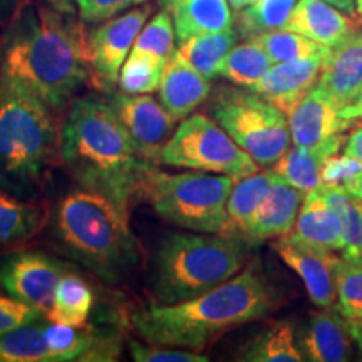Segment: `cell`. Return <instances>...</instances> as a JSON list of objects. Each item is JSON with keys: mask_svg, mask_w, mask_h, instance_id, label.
<instances>
[{"mask_svg": "<svg viewBox=\"0 0 362 362\" xmlns=\"http://www.w3.org/2000/svg\"><path fill=\"white\" fill-rule=\"evenodd\" d=\"M324 2L330 4V6H334L339 11H342L344 13H347V16L354 17L357 21V16H356V0H324Z\"/></svg>", "mask_w": 362, "mask_h": 362, "instance_id": "45", "label": "cell"}, {"mask_svg": "<svg viewBox=\"0 0 362 362\" xmlns=\"http://www.w3.org/2000/svg\"><path fill=\"white\" fill-rule=\"evenodd\" d=\"M327 61L329 57H314L277 62L267 71L259 83L252 86L250 90L288 115L297 106V103L317 84Z\"/></svg>", "mask_w": 362, "mask_h": 362, "instance_id": "17", "label": "cell"}, {"mask_svg": "<svg viewBox=\"0 0 362 362\" xmlns=\"http://www.w3.org/2000/svg\"><path fill=\"white\" fill-rule=\"evenodd\" d=\"M252 40H255L269 54L274 64L302 61V59L330 57V54H332V49L325 47L322 44H317L314 40L304 37V35L284 29L255 35Z\"/></svg>", "mask_w": 362, "mask_h": 362, "instance_id": "33", "label": "cell"}, {"mask_svg": "<svg viewBox=\"0 0 362 362\" xmlns=\"http://www.w3.org/2000/svg\"><path fill=\"white\" fill-rule=\"evenodd\" d=\"M274 248L280 260L302 280L317 309L336 305L337 265L341 259L336 252L305 245L287 235L277 238Z\"/></svg>", "mask_w": 362, "mask_h": 362, "instance_id": "13", "label": "cell"}, {"mask_svg": "<svg viewBox=\"0 0 362 362\" xmlns=\"http://www.w3.org/2000/svg\"><path fill=\"white\" fill-rule=\"evenodd\" d=\"M344 155L356 160L362 166V126L347 136L346 143H344Z\"/></svg>", "mask_w": 362, "mask_h": 362, "instance_id": "42", "label": "cell"}, {"mask_svg": "<svg viewBox=\"0 0 362 362\" xmlns=\"http://www.w3.org/2000/svg\"><path fill=\"white\" fill-rule=\"evenodd\" d=\"M344 111H346V116L349 117V119L356 121V123L362 121V90H361L359 98H357L356 101L351 104V106L344 107Z\"/></svg>", "mask_w": 362, "mask_h": 362, "instance_id": "46", "label": "cell"}, {"mask_svg": "<svg viewBox=\"0 0 362 362\" xmlns=\"http://www.w3.org/2000/svg\"><path fill=\"white\" fill-rule=\"evenodd\" d=\"M274 180V170H265L235 181L228 203H226V211H228V232L226 235L238 238L243 237L253 215L269 194Z\"/></svg>", "mask_w": 362, "mask_h": 362, "instance_id": "27", "label": "cell"}, {"mask_svg": "<svg viewBox=\"0 0 362 362\" xmlns=\"http://www.w3.org/2000/svg\"><path fill=\"white\" fill-rule=\"evenodd\" d=\"M128 347L136 362H208V357L202 356L198 351L158 346L151 342L143 344L134 339L128 341Z\"/></svg>", "mask_w": 362, "mask_h": 362, "instance_id": "38", "label": "cell"}, {"mask_svg": "<svg viewBox=\"0 0 362 362\" xmlns=\"http://www.w3.org/2000/svg\"><path fill=\"white\" fill-rule=\"evenodd\" d=\"M166 59L148 52H129L121 67L117 86L126 94H151L160 89Z\"/></svg>", "mask_w": 362, "mask_h": 362, "instance_id": "35", "label": "cell"}, {"mask_svg": "<svg viewBox=\"0 0 362 362\" xmlns=\"http://www.w3.org/2000/svg\"><path fill=\"white\" fill-rule=\"evenodd\" d=\"M238 33L235 29L223 33L202 34L180 44L178 51L188 59L192 66L197 67L208 79L216 78V72L226 54L232 51L237 42Z\"/></svg>", "mask_w": 362, "mask_h": 362, "instance_id": "31", "label": "cell"}, {"mask_svg": "<svg viewBox=\"0 0 362 362\" xmlns=\"http://www.w3.org/2000/svg\"><path fill=\"white\" fill-rule=\"evenodd\" d=\"M54 4L59 7H64V8H72V4H74V0H52Z\"/></svg>", "mask_w": 362, "mask_h": 362, "instance_id": "49", "label": "cell"}, {"mask_svg": "<svg viewBox=\"0 0 362 362\" xmlns=\"http://www.w3.org/2000/svg\"><path fill=\"white\" fill-rule=\"evenodd\" d=\"M336 309L346 319H362V257L339 259Z\"/></svg>", "mask_w": 362, "mask_h": 362, "instance_id": "36", "label": "cell"}, {"mask_svg": "<svg viewBox=\"0 0 362 362\" xmlns=\"http://www.w3.org/2000/svg\"><path fill=\"white\" fill-rule=\"evenodd\" d=\"M149 16L151 6H143L104 21L90 30L88 37L90 83L98 89L110 93L117 84L121 67Z\"/></svg>", "mask_w": 362, "mask_h": 362, "instance_id": "10", "label": "cell"}, {"mask_svg": "<svg viewBox=\"0 0 362 362\" xmlns=\"http://www.w3.org/2000/svg\"><path fill=\"white\" fill-rule=\"evenodd\" d=\"M297 344L304 361L346 362L352 359L356 342L349 320L334 305L310 312L305 327L297 330Z\"/></svg>", "mask_w": 362, "mask_h": 362, "instance_id": "16", "label": "cell"}, {"mask_svg": "<svg viewBox=\"0 0 362 362\" xmlns=\"http://www.w3.org/2000/svg\"><path fill=\"white\" fill-rule=\"evenodd\" d=\"M297 0H255L238 12V34L252 39L255 35L284 29Z\"/></svg>", "mask_w": 362, "mask_h": 362, "instance_id": "34", "label": "cell"}, {"mask_svg": "<svg viewBox=\"0 0 362 362\" xmlns=\"http://www.w3.org/2000/svg\"><path fill=\"white\" fill-rule=\"evenodd\" d=\"M325 202L336 211L341 220L346 245L342 257H361L362 250V200L352 197L342 185H322L320 187Z\"/></svg>", "mask_w": 362, "mask_h": 362, "instance_id": "32", "label": "cell"}, {"mask_svg": "<svg viewBox=\"0 0 362 362\" xmlns=\"http://www.w3.org/2000/svg\"><path fill=\"white\" fill-rule=\"evenodd\" d=\"M272 66L274 62L269 54L255 40L248 39L247 42L233 45L232 51L226 54L216 72V78H223L240 88L250 89L264 78Z\"/></svg>", "mask_w": 362, "mask_h": 362, "instance_id": "29", "label": "cell"}, {"mask_svg": "<svg viewBox=\"0 0 362 362\" xmlns=\"http://www.w3.org/2000/svg\"><path fill=\"white\" fill-rule=\"evenodd\" d=\"M47 221L49 211L39 200H22L0 188V250L37 237Z\"/></svg>", "mask_w": 362, "mask_h": 362, "instance_id": "25", "label": "cell"}, {"mask_svg": "<svg viewBox=\"0 0 362 362\" xmlns=\"http://www.w3.org/2000/svg\"><path fill=\"white\" fill-rule=\"evenodd\" d=\"M362 170V166L352 158L342 155H336L329 158L322 171L324 185H344V181L349 180L352 175Z\"/></svg>", "mask_w": 362, "mask_h": 362, "instance_id": "41", "label": "cell"}, {"mask_svg": "<svg viewBox=\"0 0 362 362\" xmlns=\"http://www.w3.org/2000/svg\"><path fill=\"white\" fill-rule=\"evenodd\" d=\"M29 0H0V29L16 16L17 11Z\"/></svg>", "mask_w": 362, "mask_h": 362, "instance_id": "43", "label": "cell"}, {"mask_svg": "<svg viewBox=\"0 0 362 362\" xmlns=\"http://www.w3.org/2000/svg\"><path fill=\"white\" fill-rule=\"evenodd\" d=\"M346 134H337L315 146L288 148L272 166L274 173L293 188L307 194L324 185L322 171L329 158L336 156L346 143Z\"/></svg>", "mask_w": 362, "mask_h": 362, "instance_id": "21", "label": "cell"}, {"mask_svg": "<svg viewBox=\"0 0 362 362\" xmlns=\"http://www.w3.org/2000/svg\"><path fill=\"white\" fill-rule=\"evenodd\" d=\"M228 2H230V7H232L235 12H240L245 7L250 6V4L255 2V0H228Z\"/></svg>", "mask_w": 362, "mask_h": 362, "instance_id": "48", "label": "cell"}, {"mask_svg": "<svg viewBox=\"0 0 362 362\" xmlns=\"http://www.w3.org/2000/svg\"><path fill=\"white\" fill-rule=\"evenodd\" d=\"M0 362H54L40 320L0 334Z\"/></svg>", "mask_w": 362, "mask_h": 362, "instance_id": "30", "label": "cell"}, {"mask_svg": "<svg viewBox=\"0 0 362 362\" xmlns=\"http://www.w3.org/2000/svg\"><path fill=\"white\" fill-rule=\"evenodd\" d=\"M245 362H300L304 361L297 344V329L291 320H277L257 332L237 356Z\"/></svg>", "mask_w": 362, "mask_h": 362, "instance_id": "26", "label": "cell"}, {"mask_svg": "<svg viewBox=\"0 0 362 362\" xmlns=\"http://www.w3.org/2000/svg\"><path fill=\"white\" fill-rule=\"evenodd\" d=\"M210 112L259 166H274L291 148L292 136L287 115L250 89H218Z\"/></svg>", "mask_w": 362, "mask_h": 362, "instance_id": "8", "label": "cell"}, {"mask_svg": "<svg viewBox=\"0 0 362 362\" xmlns=\"http://www.w3.org/2000/svg\"><path fill=\"white\" fill-rule=\"evenodd\" d=\"M93 305L94 293L90 285L81 275L67 270L59 280L54 304L45 314V319L52 324L84 327L88 325Z\"/></svg>", "mask_w": 362, "mask_h": 362, "instance_id": "28", "label": "cell"}, {"mask_svg": "<svg viewBox=\"0 0 362 362\" xmlns=\"http://www.w3.org/2000/svg\"><path fill=\"white\" fill-rule=\"evenodd\" d=\"M292 144L315 146L337 134H344L356 124L346 116L342 106L314 86L287 115Z\"/></svg>", "mask_w": 362, "mask_h": 362, "instance_id": "14", "label": "cell"}, {"mask_svg": "<svg viewBox=\"0 0 362 362\" xmlns=\"http://www.w3.org/2000/svg\"><path fill=\"white\" fill-rule=\"evenodd\" d=\"M235 180L206 171L168 173L151 165L139 181L141 198L166 223L202 233L228 232V203Z\"/></svg>", "mask_w": 362, "mask_h": 362, "instance_id": "7", "label": "cell"}, {"mask_svg": "<svg viewBox=\"0 0 362 362\" xmlns=\"http://www.w3.org/2000/svg\"><path fill=\"white\" fill-rule=\"evenodd\" d=\"M344 189L346 192H349L352 197L359 198V200H362V170L357 171V173H354L351 176L349 180L344 181Z\"/></svg>", "mask_w": 362, "mask_h": 362, "instance_id": "44", "label": "cell"}, {"mask_svg": "<svg viewBox=\"0 0 362 362\" xmlns=\"http://www.w3.org/2000/svg\"><path fill=\"white\" fill-rule=\"evenodd\" d=\"M347 320H349L352 337H354V342L357 349L361 352V359H362V319H347Z\"/></svg>", "mask_w": 362, "mask_h": 362, "instance_id": "47", "label": "cell"}, {"mask_svg": "<svg viewBox=\"0 0 362 362\" xmlns=\"http://www.w3.org/2000/svg\"><path fill=\"white\" fill-rule=\"evenodd\" d=\"M57 112L42 99L0 78V188L35 202L61 163Z\"/></svg>", "mask_w": 362, "mask_h": 362, "instance_id": "5", "label": "cell"}, {"mask_svg": "<svg viewBox=\"0 0 362 362\" xmlns=\"http://www.w3.org/2000/svg\"><path fill=\"white\" fill-rule=\"evenodd\" d=\"M146 2L148 0H74V6L78 7L81 21L98 24L129 11V7L143 6Z\"/></svg>", "mask_w": 362, "mask_h": 362, "instance_id": "39", "label": "cell"}, {"mask_svg": "<svg viewBox=\"0 0 362 362\" xmlns=\"http://www.w3.org/2000/svg\"><path fill=\"white\" fill-rule=\"evenodd\" d=\"M110 103L138 151L149 163L158 165L161 149L175 134L178 119L149 94H126L121 90L112 94Z\"/></svg>", "mask_w": 362, "mask_h": 362, "instance_id": "12", "label": "cell"}, {"mask_svg": "<svg viewBox=\"0 0 362 362\" xmlns=\"http://www.w3.org/2000/svg\"><path fill=\"white\" fill-rule=\"evenodd\" d=\"M160 101L166 111L183 121L210 96L211 84L178 49L166 62L160 84Z\"/></svg>", "mask_w": 362, "mask_h": 362, "instance_id": "20", "label": "cell"}, {"mask_svg": "<svg viewBox=\"0 0 362 362\" xmlns=\"http://www.w3.org/2000/svg\"><path fill=\"white\" fill-rule=\"evenodd\" d=\"M170 12L178 44L202 34L233 29L232 7L228 0H160Z\"/></svg>", "mask_w": 362, "mask_h": 362, "instance_id": "24", "label": "cell"}, {"mask_svg": "<svg viewBox=\"0 0 362 362\" xmlns=\"http://www.w3.org/2000/svg\"><path fill=\"white\" fill-rule=\"evenodd\" d=\"M304 197L300 189L291 187L275 175L269 194L255 211L242 238L248 245H257L291 233Z\"/></svg>", "mask_w": 362, "mask_h": 362, "instance_id": "19", "label": "cell"}, {"mask_svg": "<svg viewBox=\"0 0 362 362\" xmlns=\"http://www.w3.org/2000/svg\"><path fill=\"white\" fill-rule=\"evenodd\" d=\"M61 165L76 187L104 194L129 210L149 163L107 99H72L61 124Z\"/></svg>", "mask_w": 362, "mask_h": 362, "instance_id": "3", "label": "cell"}, {"mask_svg": "<svg viewBox=\"0 0 362 362\" xmlns=\"http://www.w3.org/2000/svg\"><path fill=\"white\" fill-rule=\"evenodd\" d=\"M54 362H112L119 359L123 341L116 330L44 324Z\"/></svg>", "mask_w": 362, "mask_h": 362, "instance_id": "15", "label": "cell"}, {"mask_svg": "<svg viewBox=\"0 0 362 362\" xmlns=\"http://www.w3.org/2000/svg\"><path fill=\"white\" fill-rule=\"evenodd\" d=\"M287 237L329 252H342L346 245L341 220L325 202L320 188L305 194L296 225Z\"/></svg>", "mask_w": 362, "mask_h": 362, "instance_id": "22", "label": "cell"}, {"mask_svg": "<svg viewBox=\"0 0 362 362\" xmlns=\"http://www.w3.org/2000/svg\"><path fill=\"white\" fill-rule=\"evenodd\" d=\"M361 257H362V250H361Z\"/></svg>", "mask_w": 362, "mask_h": 362, "instance_id": "51", "label": "cell"}, {"mask_svg": "<svg viewBox=\"0 0 362 362\" xmlns=\"http://www.w3.org/2000/svg\"><path fill=\"white\" fill-rule=\"evenodd\" d=\"M356 16L357 22L362 24V0H356Z\"/></svg>", "mask_w": 362, "mask_h": 362, "instance_id": "50", "label": "cell"}, {"mask_svg": "<svg viewBox=\"0 0 362 362\" xmlns=\"http://www.w3.org/2000/svg\"><path fill=\"white\" fill-rule=\"evenodd\" d=\"M279 304V292L252 264L202 296L149 305L129 320L146 342L202 352L232 329L264 319Z\"/></svg>", "mask_w": 362, "mask_h": 362, "instance_id": "2", "label": "cell"}, {"mask_svg": "<svg viewBox=\"0 0 362 362\" xmlns=\"http://www.w3.org/2000/svg\"><path fill=\"white\" fill-rule=\"evenodd\" d=\"M0 30V78L30 90L56 112L90 83L89 33L74 8L29 0Z\"/></svg>", "mask_w": 362, "mask_h": 362, "instance_id": "1", "label": "cell"}, {"mask_svg": "<svg viewBox=\"0 0 362 362\" xmlns=\"http://www.w3.org/2000/svg\"><path fill=\"white\" fill-rule=\"evenodd\" d=\"M66 272L67 267L61 260L44 252H8L0 259V287L45 317L54 304L59 280Z\"/></svg>", "mask_w": 362, "mask_h": 362, "instance_id": "11", "label": "cell"}, {"mask_svg": "<svg viewBox=\"0 0 362 362\" xmlns=\"http://www.w3.org/2000/svg\"><path fill=\"white\" fill-rule=\"evenodd\" d=\"M248 243L221 233L171 232L151 262L149 288L155 304H178L226 282L243 269Z\"/></svg>", "mask_w": 362, "mask_h": 362, "instance_id": "6", "label": "cell"}, {"mask_svg": "<svg viewBox=\"0 0 362 362\" xmlns=\"http://www.w3.org/2000/svg\"><path fill=\"white\" fill-rule=\"evenodd\" d=\"M44 317L42 312H39L34 307L17 300V298L0 293V334L7 332L16 327H21L24 324L35 322Z\"/></svg>", "mask_w": 362, "mask_h": 362, "instance_id": "40", "label": "cell"}, {"mask_svg": "<svg viewBox=\"0 0 362 362\" xmlns=\"http://www.w3.org/2000/svg\"><path fill=\"white\" fill-rule=\"evenodd\" d=\"M49 225L57 252L103 282L123 284L141 264L129 210L104 194L76 187L59 198Z\"/></svg>", "mask_w": 362, "mask_h": 362, "instance_id": "4", "label": "cell"}, {"mask_svg": "<svg viewBox=\"0 0 362 362\" xmlns=\"http://www.w3.org/2000/svg\"><path fill=\"white\" fill-rule=\"evenodd\" d=\"M158 165L226 175L235 181L259 171V165L214 117L192 115L181 121L161 149Z\"/></svg>", "mask_w": 362, "mask_h": 362, "instance_id": "9", "label": "cell"}, {"mask_svg": "<svg viewBox=\"0 0 362 362\" xmlns=\"http://www.w3.org/2000/svg\"><path fill=\"white\" fill-rule=\"evenodd\" d=\"M317 86L339 106L347 107L362 90V33L352 35L330 54Z\"/></svg>", "mask_w": 362, "mask_h": 362, "instance_id": "23", "label": "cell"}, {"mask_svg": "<svg viewBox=\"0 0 362 362\" xmlns=\"http://www.w3.org/2000/svg\"><path fill=\"white\" fill-rule=\"evenodd\" d=\"M357 24L354 17L324 0H297L284 30L304 35L334 51L357 34Z\"/></svg>", "mask_w": 362, "mask_h": 362, "instance_id": "18", "label": "cell"}, {"mask_svg": "<svg viewBox=\"0 0 362 362\" xmlns=\"http://www.w3.org/2000/svg\"><path fill=\"white\" fill-rule=\"evenodd\" d=\"M175 39L176 33L173 19H171L170 12L163 8L151 17V21L144 24L131 51L155 54L158 57L170 61V57L176 52Z\"/></svg>", "mask_w": 362, "mask_h": 362, "instance_id": "37", "label": "cell"}]
</instances>
